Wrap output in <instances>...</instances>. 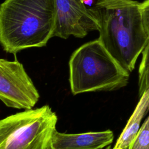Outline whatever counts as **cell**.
I'll use <instances>...</instances> for the list:
<instances>
[{"label": "cell", "mask_w": 149, "mask_h": 149, "mask_svg": "<svg viewBox=\"0 0 149 149\" xmlns=\"http://www.w3.org/2000/svg\"><path fill=\"white\" fill-rule=\"evenodd\" d=\"M140 3L134 0H98L90 8L98 22V39L115 61L129 73L134 70L137 58L149 40Z\"/></svg>", "instance_id": "obj_1"}, {"label": "cell", "mask_w": 149, "mask_h": 149, "mask_svg": "<svg viewBox=\"0 0 149 149\" xmlns=\"http://www.w3.org/2000/svg\"><path fill=\"white\" fill-rule=\"evenodd\" d=\"M56 0H5L0 6V42L3 49L16 54L45 47L54 37Z\"/></svg>", "instance_id": "obj_2"}, {"label": "cell", "mask_w": 149, "mask_h": 149, "mask_svg": "<svg viewBox=\"0 0 149 149\" xmlns=\"http://www.w3.org/2000/svg\"><path fill=\"white\" fill-rule=\"evenodd\" d=\"M69 66L70 89L74 95L116 90L129 83V73L115 61L98 39L76 49Z\"/></svg>", "instance_id": "obj_3"}, {"label": "cell", "mask_w": 149, "mask_h": 149, "mask_svg": "<svg viewBox=\"0 0 149 149\" xmlns=\"http://www.w3.org/2000/svg\"><path fill=\"white\" fill-rule=\"evenodd\" d=\"M58 120L47 105L0 121V149H48Z\"/></svg>", "instance_id": "obj_4"}, {"label": "cell", "mask_w": 149, "mask_h": 149, "mask_svg": "<svg viewBox=\"0 0 149 149\" xmlns=\"http://www.w3.org/2000/svg\"><path fill=\"white\" fill-rule=\"evenodd\" d=\"M40 94L23 65L15 61L0 60V98L10 108L30 109Z\"/></svg>", "instance_id": "obj_5"}, {"label": "cell", "mask_w": 149, "mask_h": 149, "mask_svg": "<svg viewBox=\"0 0 149 149\" xmlns=\"http://www.w3.org/2000/svg\"><path fill=\"white\" fill-rule=\"evenodd\" d=\"M57 16L54 37L83 38L98 30V22L82 0H56Z\"/></svg>", "instance_id": "obj_6"}, {"label": "cell", "mask_w": 149, "mask_h": 149, "mask_svg": "<svg viewBox=\"0 0 149 149\" xmlns=\"http://www.w3.org/2000/svg\"><path fill=\"white\" fill-rule=\"evenodd\" d=\"M114 136L112 131L66 134L54 131L51 140L52 149H101L111 144Z\"/></svg>", "instance_id": "obj_7"}, {"label": "cell", "mask_w": 149, "mask_h": 149, "mask_svg": "<svg viewBox=\"0 0 149 149\" xmlns=\"http://www.w3.org/2000/svg\"><path fill=\"white\" fill-rule=\"evenodd\" d=\"M148 111L149 88L140 97L133 113L113 147L115 149L128 148L132 144L140 128L141 122Z\"/></svg>", "instance_id": "obj_8"}, {"label": "cell", "mask_w": 149, "mask_h": 149, "mask_svg": "<svg viewBox=\"0 0 149 149\" xmlns=\"http://www.w3.org/2000/svg\"><path fill=\"white\" fill-rule=\"evenodd\" d=\"M139 95L149 88V40L142 52V57L139 68Z\"/></svg>", "instance_id": "obj_9"}, {"label": "cell", "mask_w": 149, "mask_h": 149, "mask_svg": "<svg viewBox=\"0 0 149 149\" xmlns=\"http://www.w3.org/2000/svg\"><path fill=\"white\" fill-rule=\"evenodd\" d=\"M129 149H149V115L140 127Z\"/></svg>", "instance_id": "obj_10"}, {"label": "cell", "mask_w": 149, "mask_h": 149, "mask_svg": "<svg viewBox=\"0 0 149 149\" xmlns=\"http://www.w3.org/2000/svg\"><path fill=\"white\" fill-rule=\"evenodd\" d=\"M140 10L144 27L149 36V0L140 3Z\"/></svg>", "instance_id": "obj_11"}, {"label": "cell", "mask_w": 149, "mask_h": 149, "mask_svg": "<svg viewBox=\"0 0 149 149\" xmlns=\"http://www.w3.org/2000/svg\"><path fill=\"white\" fill-rule=\"evenodd\" d=\"M82 1H83V3L85 5H87L89 6H91V5L94 2V0H82Z\"/></svg>", "instance_id": "obj_12"}, {"label": "cell", "mask_w": 149, "mask_h": 149, "mask_svg": "<svg viewBox=\"0 0 149 149\" xmlns=\"http://www.w3.org/2000/svg\"><path fill=\"white\" fill-rule=\"evenodd\" d=\"M105 149H115L114 147H112L111 146H108V147H107ZM125 149H129V148H125Z\"/></svg>", "instance_id": "obj_13"}, {"label": "cell", "mask_w": 149, "mask_h": 149, "mask_svg": "<svg viewBox=\"0 0 149 149\" xmlns=\"http://www.w3.org/2000/svg\"><path fill=\"white\" fill-rule=\"evenodd\" d=\"M48 149H52V148H51V147H50V146H49V148H48Z\"/></svg>", "instance_id": "obj_14"}, {"label": "cell", "mask_w": 149, "mask_h": 149, "mask_svg": "<svg viewBox=\"0 0 149 149\" xmlns=\"http://www.w3.org/2000/svg\"></svg>", "instance_id": "obj_15"}]
</instances>
